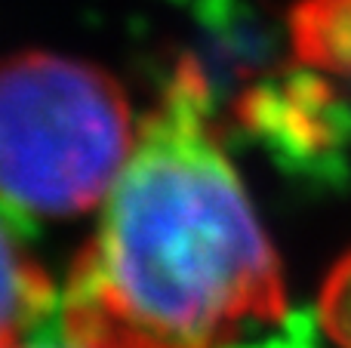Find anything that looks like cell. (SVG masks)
<instances>
[{
    "instance_id": "obj_1",
    "label": "cell",
    "mask_w": 351,
    "mask_h": 348,
    "mask_svg": "<svg viewBox=\"0 0 351 348\" xmlns=\"http://www.w3.org/2000/svg\"><path fill=\"white\" fill-rule=\"evenodd\" d=\"M284 314L278 253L219 139L204 71L182 62L136 127L59 324L93 348H231Z\"/></svg>"
},
{
    "instance_id": "obj_2",
    "label": "cell",
    "mask_w": 351,
    "mask_h": 348,
    "mask_svg": "<svg viewBox=\"0 0 351 348\" xmlns=\"http://www.w3.org/2000/svg\"><path fill=\"white\" fill-rule=\"evenodd\" d=\"M136 139L121 86L93 65L25 53L0 65V210L65 219L108 197Z\"/></svg>"
},
{
    "instance_id": "obj_3",
    "label": "cell",
    "mask_w": 351,
    "mask_h": 348,
    "mask_svg": "<svg viewBox=\"0 0 351 348\" xmlns=\"http://www.w3.org/2000/svg\"><path fill=\"white\" fill-rule=\"evenodd\" d=\"M59 293L40 265L22 250L0 210V345L12 348L34 327L53 318Z\"/></svg>"
},
{
    "instance_id": "obj_4",
    "label": "cell",
    "mask_w": 351,
    "mask_h": 348,
    "mask_svg": "<svg viewBox=\"0 0 351 348\" xmlns=\"http://www.w3.org/2000/svg\"><path fill=\"white\" fill-rule=\"evenodd\" d=\"M290 37L302 65L351 80V0H299Z\"/></svg>"
},
{
    "instance_id": "obj_5",
    "label": "cell",
    "mask_w": 351,
    "mask_h": 348,
    "mask_svg": "<svg viewBox=\"0 0 351 348\" xmlns=\"http://www.w3.org/2000/svg\"><path fill=\"white\" fill-rule=\"evenodd\" d=\"M324 336L333 348H351V253L330 269L317 302Z\"/></svg>"
},
{
    "instance_id": "obj_6",
    "label": "cell",
    "mask_w": 351,
    "mask_h": 348,
    "mask_svg": "<svg viewBox=\"0 0 351 348\" xmlns=\"http://www.w3.org/2000/svg\"><path fill=\"white\" fill-rule=\"evenodd\" d=\"M12 348H93V345H84L68 336L59 324V308H56L53 318H47L40 327H34L28 336H22Z\"/></svg>"
},
{
    "instance_id": "obj_7",
    "label": "cell",
    "mask_w": 351,
    "mask_h": 348,
    "mask_svg": "<svg viewBox=\"0 0 351 348\" xmlns=\"http://www.w3.org/2000/svg\"><path fill=\"white\" fill-rule=\"evenodd\" d=\"M0 348H3V345H0Z\"/></svg>"
}]
</instances>
